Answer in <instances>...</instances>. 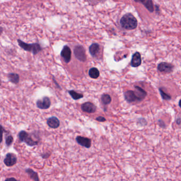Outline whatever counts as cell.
<instances>
[{
    "label": "cell",
    "instance_id": "6",
    "mask_svg": "<svg viewBox=\"0 0 181 181\" xmlns=\"http://www.w3.org/2000/svg\"><path fill=\"white\" fill-rule=\"evenodd\" d=\"M51 101L48 97H44L42 99H39L36 102L38 108L41 110H46L51 106Z\"/></svg>",
    "mask_w": 181,
    "mask_h": 181
},
{
    "label": "cell",
    "instance_id": "7",
    "mask_svg": "<svg viewBox=\"0 0 181 181\" xmlns=\"http://www.w3.org/2000/svg\"><path fill=\"white\" fill-rule=\"evenodd\" d=\"M61 55L66 63L70 62L71 59V50L68 46L65 45L61 52Z\"/></svg>",
    "mask_w": 181,
    "mask_h": 181
},
{
    "label": "cell",
    "instance_id": "10",
    "mask_svg": "<svg viewBox=\"0 0 181 181\" xmlns=\"http://www.w3.org/2000/svg\"><path fill=\"white\" fill-rule=\"evenodd\" d=\"M81 110L83 112H86L89 114L94 113L96 111L97 108L93 103L91 102H86L82 104L81 106Z\"/></svg>",
    "mask_w": 181,
    "mask_h": 181
},
{
    "label": "cell",
    "instance_id": "14",
    "mask_svg": "<svg viewBox=\"0 0 181 181\" xmlns=\"http://www.w3.org/2000/svg\"><path fill=\"white\" fill-rule=\"evenodd\" d=\"M100 50V46L97 43H93L90 45L89 48L90 54L93 57H95L98 53Z\"/></svg>",
    "mask_w": 181,
    "mask_h": 181
},
{
    "label": "cell",
    "instance_id": "26",
    "mask_svg": "<svg viewBox=\"0 0 181 181\" xmlns=\"http://www.w3.org/2000/svg\"><path fill=\"white\" fill-rule=\"evenodd\" d=\"M5 181H18L14 177H10V178H8L6 179Z\"/></svg>",
    "mask_w": 181,
    "mask_h": 181
},
{
    "label": "cell",
    "instance_id": "11",
    "mask_svg": "<svg viewBox=\"0 0 181 181\" xmlns=\"http://www.w3.org/2000/svg\"><path fill=\"white\" fill-rule=\"evenodd\" d=\"M125 99L129 103H133L136 101H140V100L136 96L135 92L132 90H128L124 94Z\"/></svg>",
    "mask_w": 181,
    "mask_h": 181
},
{
    "label": "cell",
    "instance_id": "2",
    "mask_svg": "<svg viewBox=\"0 0 181 181\" xmlns=\"http://www.w3.org/2000/svg\"><path fill=\"white\" fill-rule=\"evenodd\" d=\"M18 44L21 48L28 51H30L34 55L38 54L42 50V48L38 43L27 44L20 39H18Z\"/></svg>",
    "mask_w": 181,
    "mask_h": 181
},
{
    "label": "cell",
    "instance_id": "25",
    "mask_svg": "<svg viewBox=\"0 0 181 181\" xmlns=\"http://www.w3.org/2000/svg\"><path fill=\"white\" fill-rule=\"evenodd\" d=\"M158 123L159 126H160L161 127H162V128H165V127H166L165 123V122H164L163 120H159Z\"/></svg>",
    "mask_w": 181,
    "mask_h": 181
},
{
    "label": "cell",
    "instance_id": "15",
    "mask_svg": "<svg viewBox=\"0 0 181 181\" xmlns=\"http://www.w3.org/2000/svg\"><path fill=\"white\" fill-rule=\"evenodd\" d=\"M135 88H136V91L134 92L136 94V96L139 98L140 101H142L147 95V92L139 86H135Z\"/></svg>",
    "mask_w": 181,
    "mask_h": 181
},
{
    "label": "cell",
    "instance_id": "23",
    "mask_svg": "<svg viewBox=\"0 0 181 181\" xmlns=\"http://www.w3.org/2000/svg\"><path fill=\"white\" fill-rule=\"evenodd\" d=\"M14 142V138L12 136H8L5 137V145L7 147H9Z\"/></svg>",
    "mask_w": 181,
    "mask_h": 181
},
{
    "label": "cell",
    "instance_id": "27",
    "mask_svg": "<svg viewBox=\"0 0 181 181\" xmlns=\"http://www.w3.org/2000/svg\"><path fill=\"white\" fill-rule=\"evenodd\" d=\"M176 123L177 124H181V119H177L176 120Z\"/></svg>",
    "mask_w": 181,
    "mask_h": 181
},
{
    "label": "cell",
    "instance_id": "4",
    "mask_svg": "<svg viewBox=\"0 0 181 181\" xmlns=\"http://www.w3.org/2000/svg\"><path fill=\"white\" fill-rule=\"evenodd\" d=\"M74 54L79 61L84 62L87 60L86 50L83 46L78 45L74 49Z\"/></svg>",
    "mask_w": 181,
    "mask_h": 181
},
{
    "label": "cell",
    "instance_id": "17",
    "mask_svg": "<svg viewBox=\"0 0 181 181\" xmlns=\"http://www.w3.org/2000/svg\"><path fill=\"white\" fill-rule=\"evenodd\" d=\"M139 2H141L144 5V6L148 9V11L152 12L154 11V5L151 1H140Z\"/></svg>",
    "mask_w": 181,
    "mask_h": 181
},
{
    "label": "cell",
    "instance_id": "9",
    "mask_svg": "<svg viewBox=\"0 0 181 181\" xmlns=\"http://www.w3.org/2000/svg\"><path fill=\"white\" fill-rule=\"evenodd\" d=\"M76 142L79 145L86 148H90L92 145V140L89 138L81 136H77L76 138Z\"/></svg>",
    "mask_w": 181,
    "mask_h": 181
},
{
    "label": "cell",
    "instance_id": "21",
    "mask_svg": "<svg viewBox=\"0 0 181 181\" xmlns=\"http://www.w3.org/2000/svg\"><path fill=\"white\" fill-rule=\"evenodd\" d=\"M68 92L69 93L70 95L71 96L72 98L74 100H78V99L82 98L83 97V94L78 93L73 90H69Z\"/></svg>",
    "mask_w": 181,
    "mask_h": 181
},
{
    "label": "cell",
    "instance_id": "5",
    "mask_svg": "<svg viewBox=\"0 0 181 181\" xmlns=\"http://www.w3.org/2000/svg\"><path fill=\"white\" fill-rule=\"evenodd\" d=\"M4 163L8 167H11L14 165L17 162V157L12 153H8L4 159Z\"/></svg>",
    "mask_w": 181,
    "mask_h": 181
},
{
    "label": "cell",
    "instance_id": "12",
    "mask_svg": "<svg viewBox=\"0 0 181 181\" xmlns=\"http://www.w3.org/2000/svg\"><path fill=\"white\" fill-rule=\"evenodd\" d=\"M141 54L139 52L135 53L132 56V60L131 61V65L132 67H138L141 65Z\"/></svg>",
    "mask_w": 181,
    "mask_h": 181
},
{
    "label": "cell",
    "instance_id": "16",
    "mask_svg": "<svg viewBox=\"0 0 181 181\" xmlns=\"http://www.w3.org/2000/svg\"><path fill=\"white\" fill-rule=\"evenodd\" d=\"M26 172L29 175L30 179H33L34 181H39L38 173L35 172L31 168H27L26 170Z\"/></svg>",
    "mask_w": 181,
    "mask_h": 181
},
{
    "label": "cell",
    "instance_id": "22",
    "mask_svg": "<svg viewBox=\"0 0 181 181\" xmlns=\"http://www.w3.org/2000/svg\"><path fill=\"white\" fill-rule=\"evenodd\" d=\"M159 91L160 92V94H161V97L163 98V99L166 100V101H169L170 99H171V96H170V95L166 94L165 92L163 90H162L161 88H159Z\"/></svg>",
    "mask_w": 181,
    "mask_h": 181
},
{
    "label": "cell",
    "instance_id": "20",
    "mask_svg": "<svg viewBox=\"0 0 181 181\" xmlns=\"http://www.w3.org/2000/svg\"><path fill=\"white\" fill-rule=\"evenodd\" d=\"M101 102L104 105H107L110 104L111 103V101H112V98H111V97L109 95L105 94H103V95L101 96Z\"/></svg>",
    "mask_w": 181,
    "mask_h": 181
},
{
    "label": "cell",
    "instance_id": "3",
    "mask_svg": "<svg viewBox=\"0 0 181 181\" xmlns=\"http://www.w3.org/2000/svg\"><path fill=\"white\" fill-rule=\"evenodd\" d=\"M18 137L21 142H23L26 143L27 145L30 147H33L37 145L38 144V141H35L31 138V136H29V134L25 131H21L19 134Z\"/></svg>",
    "mask_w": 181,
    "mask_h": 181
},
{
    "label": "cell",
    "instance_id": "24",
    "mask_svg": "<svg viewBox=\"0 0 181 181\" xmlns=\"http://www.w3.org/2000/svg\"><path fill=\"white\" fill-rule=\"evenodd\" d=\"M96 120L97 121L100 122H104L106 121V120L105 117H104L103 116H99L98 117H97Z\"/></svg>",
    "mask_w": 181,
    "mask_h": 181
},
{
    "label": "cell",
    "instance_id": "13",
    "mask_svg": "<svg viewBox=\"0 0 181 181\" xmlns=\"http://www.w3.org/2000/svg\"><path fill=\"white\" fill-rule=\"evenodd\" d=\"M47 124L48 126L51 129H57L60 126V122L56 117L52 116L47 119Z\"/></svg>",
    "mask_w": 181,
    "mask_h": 181
},
{
    "label": "cell",
    "instance_id": "28",
    "mask_svg": "<svg viewBox=\"0 0 181 181\" xmlns=\"http://www.w3.org/2000/svg\"><path fill=\"white\" fill-rule=\"evenodd\" d=\"M179 106L181 108V99L180 100V101H179Z\"/></svg>",
    "mask_w": 181,
    "mask_h": 181
},
{
    "label": "cell",
    "instance_id": "1",
    "mask_svg": "<svg viewBox=\"0 0 181 181\" xmlns=\"http://www.w3.org/2000/svg\"><path fill=\"white\" fill-rule=\"evenodd\" d=\"M121 27L126 30L136 29L138 26V21L132 14L128 13L121 18L120 20Z\"/></svg>",
    "mask_w": 181,
    "mask_h": 181
},
{
    "label": "cell",
    "instance_id": "18",
    "mask_svg": "<svg viewBox=\"0 0 181 181\" xmlns=\"http://www.w3.org/2000/svg\"><path fill=\"white\" fill-rule=\"evenodd\" d=\"M99 71L96 67H92L89 71V76L92 79H97L99 76Z\"/></svg>",
    "mask_w": 181,
    "mask_h": 181
},
{
    "label": "cell",
    "instance_id": "19",
    "mask_svg": "<svg viewBox=\"0 0 181 181\" xmlns=\"http://www.w3.org/2000/svg\"><path fill=\"white\" fill-rule=\"evenodd\" d=\"M8 78L10 81L14 83V84H17L19 81V76L18 74L14 73H11L8 74Z\"/></svg>",
    "mask_w": 181,
    "mask_h": 181
},
{
    "label": "cell",
    "instance_id": "8",
    "mask_svg": "<svg viewBox=\"0 0 181 181\" xmlns=\"http://www.w3.org/2000/svg\"><path fill=\"white\" fill-rule=\"evenodd\" d=\"M157 69L161 72L170 73L173 71L174 69V65L169 63L161 62L159 64Z\"/></svg>",
    "mask_w": 181,
    "mask_h": 181
}]
</instances>
